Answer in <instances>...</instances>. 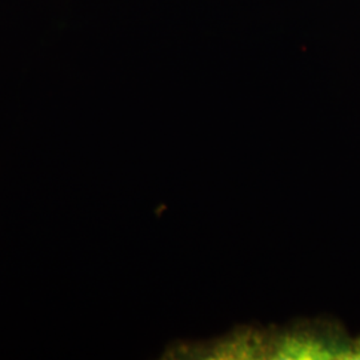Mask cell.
Listing matches in <instances>:
<instances>
[{
	"mask_svg": "<svg viewBox=\"0 0 360 360\" xmlns=\"http://www.w3.org/2000/svg\"><path fill=\"white\" fill-rule=\"evenodd\" d=\"M349 359L360 360V338L351 343V354Z\"/></svg>",
	"mask_w": 360,
	"mask_h": 360,
	"instance_id": "obj_1",
	"label": "cell"
}]
</instances>
